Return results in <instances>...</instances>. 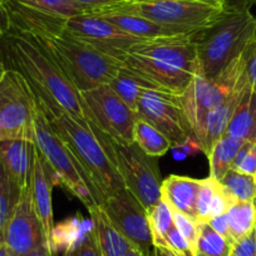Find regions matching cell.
I'll return each mask as SVG.
<instances>
[{"label": "cell", "mask_w": 256, "mask_h": 256, "mask_svg": "<svg viewBox=\"0 0 256 256\" xmlns=\"http://www.w3.org/2000/svg\"><path fill=\"white\" fill-rule=\"evenodd\" d=\"M9 28L29 34L80 92L110 84L123 66L70 33L64 19L6 0Z\"/></svg>", "instance_id": "cell-1"}, {"label": "cell", "mask_w": 256, "mask_h": 256, "mask_svg": "<svg viewBox=\"0 0 256 256\" xmlns=\"http://www.w3.org/2000/svg\"><path fill=\"white\" fill-rule=\"evenodd\" d=\"M198 34L141 39L128 50L123 67L150 90L181 96L198 73Z\"/></svg>", "instance_id": "cell-2"}, {"label": "cell", "mask_w": 256, "mask_h": 256, "mask_svg": "<svg viewBox=\"0 0 256 256\" xmlns=\"http://www.w3.org/2000/svg\"><path fill=\"white\" fill-rule=\"evenodd\" d=\"M28 83L36 106L46 116L52 130L70 150L86 176L98 190L103 201L124 188L120 174L104 147L93 134L90 123L64 110L52 96L33 83L29 80Z\"/></svg>", "instance_id": "cell-3"}, {"label": "cell", "mask_w": 256, "mask_h": 256, "mask_svg": "<svg viewBox=\"0 0 256 256\" xmlns=\"http://www.w3.org/2000/svg\"><path fill=\"white\" fill-rule=\"evenodd\" d=\"M13 30L6 39V52L12 70L20 72L26 80L48 93L62 107L84 122L93 123L92 114L83 100L82 93L73 86L63 70L46 52L24 32Z\"/></svg>", "instance_id": "cell-4"}, {"label": "cell", "mask_w": 256, "mask_h": 256, "mask_svg": "<svg viewBox=\"0 0 256 256\" xmlns=\"http://www.w3.org/2000/svg\"><path fill=\"white\" fill-rule=\"evenodd\" d=\"M256 28L248 12H225L210 28L198 34V74L214 78L241 56Z\"/></svg>", "instance_id": "cell-5"}, {"label": "cell", "mask_w": 256, "mask_h": 256, "mask_svg": "<svg viewBox=\"0 0 256 256\" xmlns=\"http://www.w3.org/2000/svg\"><path fill=\"white\" fill-rule=\"evenodd\" d=\"M93 134L107 151L124 187L148 210L161 200V174L154 157L144 154L136 144H123L108 137L94 123Z\"/></svg>", "instance_id": "cell-6"}, {"label": "cell", "mask_w": 256, "mask_h": 256, "mask_svg": "<svg viewBox=\"0 0 256 256\" xmlns=\"http://www.w3.org/2000/svg\"><path fill=\"white\" fill-rule=\"evenodd\" d=\"M134 14L177 34H198L221 18L225 9L192 0H124L110 6Z\"/></svg>", "instance_id": "cell-7"}, {"label": "cell", "mask_w": 256, "mask_h": 256, "mask_svg": "<svg viewBox=\"0 0 256 256\" xmlns=\"http://www.w3.org/2000/svg\"><path fill=\"white\" fill-rule=\"evenodd\" d=\"M245 74V59L241 54L216 77L208 80L198 73L195 76L187 90L180 96L184 112L195 136L200 131L206 114L236 90Z\"/></svg>", "instance_id": "cell-8"}, {"label": "cell", "mask_w": 256, "mask_h": 256, "mask_svg": "<svg viewBox=\"0 0 256 256\" xmlns=\"http://www.w3.org/2000/svg\"><path fill=\"white\" fill-rule=\"evenodd\" d=\"M0 107L6 138L33 142L36 102L28 80L18 70L6 68L0 80Z\"/></svg>", "instance_id": "cell-9"}, {"label": "cell", "mask_w": 256, "mask_h": 256, "mask_svg": "<svg viewBox=\"0 0 256 256\" xmlns=\"http://www.w3.org/2000/svg\"><path fill=\"white\" fill-rule=\"evenodd\" d=\"M80 93L94 124L120 144H134L136 112L118 97L110 84L98 86Z\"/></svg>", "instance_id": "cell-10"}, {"label": "cell", "mask_w": 256, "mask_h": 256, "mask_svg": "<svg viewBox=\"0 0 256 256\" xmlns=\"http://www.w3.org/2000/svg\"><path fill=\"white\" fill-rule=\"evenodd\" d=\"M100 206L128 242L144 256H151L154 240L147 208L131 192L124 187L106 198Z\"/></svg>", "instance_id": "cell-11"}, {"label": "cell", "mask_w": 256, "mask_h": 256, "mask_svg": "<svg viewBox=\"0 0 256 256\" xmlns=\"http://www.w3.org/2000/svg\"><path fill=\"white\" fill-rule=\"evenodd\" d=\"M64 26L76 38L122 63L131 46L141 40V38L120 30L102 16L90 13L64 19Z\"/></svg>", "instance_id": "cell-12"}, {"label": "cell", "mask_w": 256, "mask_h": 256, "mask_svg": "<svg viewBox=\"0 0 256 256\" xmlns=\"http://www.w3.org/2000/svg\"><path fill=\"white\" fill-rule=\"evenodd\" d=\"M137 117L151 123L172 144H181L190 134H194L182 108L180 96L144 90L137 107Z\"/></svg>", "instance_id": "cell-13"}, {"label": "cell", "mask_w": 256, "mask_h": 256, "mask_svg": "<svg viewBox=\"0 0 256 256\" xmlns=\"http://www.w3.org/2000/svg\"><path fill=\"white\" fill-rule=\"evenodd\" d=\"M48 244L43 224L34 208L30 184L20 192L9 218L4 236V245L13 256H22Z\"/></svg>", "instance_id": "cell-14"}, {"label": "cell", "mask_w": 256, "mask_h": 256, "mask_svg": "<svg viewBox=\"0 0 256 256\" xmlns=\"http://www.w3.org/2000/svg\"><path fill=\"white\" fill-rule=\"evenodd\" d=\"M60 184L56 172L52 170L48 162L44 160L40 152L34 146L33 164L30 174V192L34 208L43 224L46 238H50L52 231L54 228L53 205H52V191L54 184Z\"/></svg>", "instance_id": "cell-15"}, {"label": "cell", "mask_w": 256, "mask_h": 256, "mask_svg": "<svg viewBox=\"0 0 256 256\" xmlns=\"http://www.w3.org/2000/svg\"><path fill=\"white\" fill-rule=\"evenodd\" d=\"M248 83H250V80H248V74H245L236 87V90L225 100H222L220 104L211 110L204 118L200 131L198 132L196 137L198 138L201 147H202V154H205L206 156L208 154L214 144L226 134L228 123H230L234 112L240 103Z\"/></svg>", "instance_id": "cell-16"}, {"label": "cell", "mask_w": 256, "mask_h": 256, "mask_svg": "<svg viewBox=\"0 0 256 256\" xmlns=\"http://www.w3.org/2000/svg\"><path fill=\"white\" fill-rule=\"evenodd\" d=\"M33 150V142L26 140H6L0 142V164L20 192L30 184Z\"/></svg>", "instance_id": "cell-17"}, {"label": "cell", "mask_w": 256, "mask_h": 256, "mask_svg": "<svg viewBox=\"0 0 256 256\" xmlns=\"http://www.w3.org/2000/svg\"><path fill=\"white\" fill-rule=\"evenodd\" d=\"M202 180L171 174L161 184V198L174 211L196 218L195 202ZM198 220V218H196Z\"/></svg>", "instance_id": "cell-18"}, {"label": "cell", "mask_w": 256, "mask_h": 256, "mask_svg": "<svg viewBox=\"0 0 256 256\" xmlns=\"http://www.w3.org/2000/svg\"><path fill=\"white\" fill-rule=\"evenodd\" d=\"M90 225L102 256H124L134 246L114 228L100 205L88 208Z\"/></svg>", "instance_id": "cell-19"}, {"label": "cell", "mask_w": 256, "mask_h": 256, "mask_svg": "<svg viewBox=\"0 0 256 256\" xmlns=\"http://www.w3.org/2000/svg\"><path fill=\"white\" fill-rule=\"evenodd\" d=\"M90 14L102 16L106 20L112 23L113 26L120 28V30L141 39L156 38V36H178V34L174 33L171 29L164 28V26L154 23V22L148 20V19L142 18L140 16H134V14L116 10V9L110 8V6L90 12Z\"/></svg>", "instance_id": "cell-20"}, {"label": "cell", "mask_w": 256, "mask_h": 256, "mask_svg": "<svg viewBox=\"0 0 256 256\" xmlns=\"http://www.w3.org/2000/svg\"><path fill=\"white\" fill-rule=\"evenodd\" d=\"M225 134L241 141L256 142V88L251 83L236 107Z\"/></svg>", "instance_id": "cell-21"}, {"label": "cell", "mask_w": 256, "mask_h": 256, "mask_svg": "<svg viewBox=\"0 0 256 256\" xmlns=\"http://www.w3.org/2000/svg\"><path fill=\"white\" fill-rule=\"evenodd\" d=\"M245 141L236 140L228 134H224L221 138L214 144L208 154V164H210V177L220 182L226 172L230 171L232 167L234 160L240 147Z\"/></svg>", "instance_id": "cell-22"}, {"label": "cell", "mask_w": 256, "mask_h": 256, "mask_svg": "<svg viewBox=\"0 0 256 256\" xmlns=\"http://www.w3.org/2000/svg\"><path fill=\"white\" fill-rule=\"evenodd\" d=\"M134 141L148 156L161 157L171 150L172 142L147 120L137 117L134 127Z\"/></svg>", "instance_id": "cell-23"}, {"label": "cell", "mask_w": 256, "mask_h": 256, "mask_svg": "<svg viewBox=\"0 0 256 256\" xmlns=\"http://www.w3.org/2000/svg\"><path fill=\"white\" fill-rule=\"evenodd\" d=\"M88 230H84L80 218H70L54 225L49 238L52 252H68L78 245Z\"/></svg>", "instance_id": "cell-24"}, {"label": "cell", "mask_w": 256, "mask_h": 256, "mask_svg": "<svg viewBox=\"0 0 256 256\" xmlns=\"http://www.w3.org/2000/svg\"><path fill=\"white\" fill-rule=\"evenodd\" d=\"M228 230L232 244L245 238L256 228V202L255 201H238L228 208Z\"/></svg>", "instance_id": "cell-25"}, {"label": "cell", "mask_w": 256, "mask_h": 256, "mask_svg": "<svg viewBox=\"0 0 256 256\" xmlns=\"http://www.w3.org/2000/svg\"><path fill=\"white\" fill-rule=\"evenodd\" d=\"M110 88L117 93L118 97L131 108L137 114V107H138L140 98L144 90H150L146 83L131 73L124 67H120L116 77L110 83Z\"/></svg>", "instance_id": "cell-26"}, {"label": "cell", "mask_w": 256, "mask_h": 256, "mask_svg": "<svg viewBox=\"0 0 256 256\" xmlns=\"http://www.w3.org/2000/svg\"><path fill=\"white\" fill-rule=\"evenodd\" d=\"M218 184L235 202L238 201H255L256 202V177L230 170L226 172Z\"/></svg>", "instance_id": "cell-27"}, {"label": "cell", "mask_w": 256, "mask_h": 256, "mask_svg": "<svg viewBox=\"0 0 256 256\" xmlns=\"http://www.w3.org/2000/svg\"><path fill=\"white\" fill-rule=\"evenodd\" d=\"M148 214V224L151 228L154 246H161L167 248L166 235L174 228V216L172 208L167 205L164 198L158 201L154 206L147 210Z\"/></svg>", "instance_id": "cell-28"}, {"label": "cell", "mask_w": 256, "mask_h": 256, "mask_svg": "<svg viewBox=\"0 0 256 256\" xmlns=\"http://www.w3.org/2000/svg\"><path fill=\"white\" fill-rule=\"evenodd\" d=\"M19 195H20L19 188L9 177L3 164H0V245L4 244L6 225Z\"/></svg>", "instance_id": "cell-29"}, {"label": "cell", "mask_w": 256, "mask_h": 256, "mask_svg": "<svg viewBox=\"0 0 256 256\" xmlns=\"http://www.w3.org/2000/svg\"><path fill=\"white\" fill-rule=\"evenodd\" d=\"M232 244L216 232L208 221H198V255L204 256H228Z\"/></svg>", "instance_id": "cell-30"}, {"label": "cell", "mask_w": 256, "mask_h": 256, "mask_svg": "<svg viewBox=\"0 0 256 256\" xmlns=\"http://www.w3.org/2000/svg\"><path fill=\"white\" fill-rule=\"evenodd\" d=\"M16 2L42 13L62 19L86 14L84 9L80 8L73 0H16Z\"/></svg>", "instance_id": "cell-31"}, {"label": "cell", "mask_w": 256, "mask_h": 256, "mask_svg": "<svg viewBox=\"0 0 256 256\" xmlns=\"http://www.w3.org/2000/svg\"><path fill=\"white\" fill-rule=\"evenodd\" d=\"M174 216V225L187 241L191 248L192 256H198V220L172 210Z\"/></svg>", "instance_id": "cell-32"}, {"label": "cell", "mask_w": 256, "mask_h": 256, "mask_svg": "<svg viewBox=\"0 0 256 256\" xmlns=\"http://www.w3.org/2000/svg\"><path fill=\"white\" fill-rule=\"evenodd\" d=\"M218 182L215 178L208 176V178H202L201 187L198 190V198L195 202V212L196 218L198 221H208V210H210V204L212 200L214 192L218 187Z\"/></svg>", "instance_id": "cell-33"}, {"label": "cell", "mask_w": 256, "mask_h": 256, "mask_svg": "<svg viewBox=\"0 0 256 256\" xmlns=\"http://www.w3.org/2000/svg\"><path fill=\"white\" fill-rule=\"evenodd\" d=\"M64 256H102L97 245V241H96L94 234L92 231V225H90V230L86 232V235L83 236L82 240L78 242V245L64 254Z\"/></svg>", "instance_id": "cell-34"}, {"label": "cell", "mask_w": 256, "mask_h": 256, "mask_svg": "<svg viewBox=\"0 0 256 256\" xmlns=\"http://www.w3.org/2000/svg\"><path fill=\"white\" fill-rule=\"evenodd\" d=\"M235 204V201L230 198V196L226 194L225 190L221 187V184H218L216 187L215 192H214L212 200L210 204V210H208V220L216 216L225 215L228 214V208Z\"/></svg>", "instance_id": "cell-35"}, {"label": "cell", "mask_w": 256, "mask_h": 256, "mask_svg": "<svg viewBox=\"0 0 256 256\" xmlns=\"http://www.w3.org/2000/svg\"><path fill=\"white\" fill-rule=\"evenodd\" d=\"M171 150L174 160H177V161H182L187 156H196L198 152H202L200 141L195 134H190L181 144H172Z\"/></svg>", "instance_id": "cell-36"}, {"label": "cell", "mask_w": 256, "mask_h": 256, "mask_svg": "<svg viewBox=\"0 0 256 256\" xmlns=\"http://www.w3.org/2000/svg\"><path fill=\"white\" fill-rule=\"evenodd\" d=\"M244 59H245V70L251 86L256 88V28L254 30L252 36L248 40V46L242 52Z\"/></svg>", "instance_id": "cell-37"}, {"label": "cell", "mask_w": 256, "mask_h": 256, "mask_svg": "<svg viewBox=\"0 0 256 256\" xmlns=\"http://www.w3.org/2000/svg\"><path fill=\"white\" fill-rule=\"evenodd\" d=\"M228 256H256V228L231 245Z\"/></svg>", "instance_id": "cell-38"}, {"label": "cell", "mask_w": 256, "mask_h": 256, "mask_svg": "<svg viewBox=\"0 0 256 256\" xmlns=\"http://www.w3.org/2000/svg\"><path fill=\"white\" fill-rule=\"evenodd\" d=\"M167 248L172 251L176 256H192L191 248L184 236L178 232L176 228H171L166 235Z\"/></svg>", "instance_id": "cell-39"}, {"label": "cell", "mask_w": 256, "mask_h": 256, "mask_svg": "<svg viewBox=\"0 0 256 256\" xmlns=\"http://www.w3.org/2000/svg\"><path fill=\"white\" fill-rule=\"evenodd\" d=\"M235 171L256 176V142L251 144L248 152L245 154V157H244L242 161L240 162V164H238Z\"/></svg>", "instance_id": "cell-40"}, {"label": "cell", "mask_w": 256, "mask_h": 256, "mask_svg": "<svg viewBox=\"0 0 256 256\" xmlns=\"http://www.w3.org/2000/svg\"><path fill=\"white\" fill-rule=\"evenodd\" d=\"M73 2L78 4L82 9H84L86 13H90V12L97 10V9L116 6V4L122 3L124 0H73Z\"/></svg>", "instance_id": "cell-41"}, {"label": "cell", "mask_w": 256, "mask_h": 256, "mask_svg": "<svg viewBox=\"0 0 256 256\" xmlns=\"http://www.w3.org/2000/svg\"><path fill=\"white\" fill-rule=\"evenodd\" d=\"M208 224L216 231V232L221 234L224 238H226L231 244H232L230 238V230H228V221L226 214L225 215H220L216 216V218H210V220H208Z\"/></svg>", "instance_id": "cell-42"}, {"label": "cell", "mask_w": 256, "mask_h": 256, "mask_svg": "<svg viewBox=\"0 0 256 256\" xmlns=\"http://www.w3.org/2000/svg\"><path fill=\"white\" fill-rule=\"evenodd\" d=\"M256 4V0H224L225 12H248Z\"/></svg>", "instance_id": "cell-43"}, {"label": "cell", "mask_w": 256, "mask_h": 256, "mask_svg": "<svg viewBox=\"0 0 256 256\" xmlns=\"http://www.w3.org/2000/svg\"><path fill=\"white\" fill-rule=\"evenodd\" d=\"M22 256H53V252H52V248L48 244H44V245L39 246V248H34V250L29 251L28 254Z\"/></svg>", "instance_id": "cell-44"}, {"label": "cell", "mask_w": 256, "mask_h": 256, "mask_svg": "<svg viewBox=\"0 0 256 256\" xmlns=\"http://www.w3.org/2000/svg\"><path fill=\"white\" fill-rule=\"evenodd\" d=\"M151 256H176L170 248H161V246H154Z\"/></svg>", "instance_id": "cell-45"}, {"label": "cell", "mask_w": 256, "mask_h": 256, "mask_svg": "<svg viewBox=\"0 0 256 256\" xmlns=\"http://www.w3.org/2000/svg\"><path fill=\"white\" fill-rule=\"evenodd\" d=\"M192 2H198V3L208 4V6L224 8V0H192Z\"/></svg>", "instance_id": "cell-46"}, {"label": "cell", "mask_w": 256, "mask_h": 256, "mask_svg": "<svg viewBox=\"0 0 256 256\" xmlns=\"http://www.w3.org/2000/svg\"><path fill=\"white\" fill-rule=\"evenodd\" d=\"M6 134L3 128V117H2V107H0V142L6 141Z\"/></svg>", "instance_id": "cell-47"}, {"label": "cell", "mask_w": 256, "mask_h": 256, "mask_svg": "<svg viewBox=\"0 0 256 256\" xmlns=\"http://www.w3.org/2000/svg\"><path fill=\"white\" fill-rule=\"evenodd\" d=\"M0 256H13L6 245H0Z\"/></svg>", "instance_id": "cell-48"}, {"label": "cell", "mask_w": 256, "mask_h": 256, "mask_svg": "<svg viewBox=\"0 0 256 256\" xmlns=\"http://www.w3.org/2000/svg\"><path fill=\"white\" fill-rule=\"evenodd\" d=\"M124 256H144V255L142 252H140L138 250H136L134 248H132L131 250L128 251V252H126Z\"/></svg>", "instance_id": "cell-49"}, {"label": "cell", "mask_w": 256, "mask_h": 256, "mask_svg": "<svg viewBox=\"0 0 256 256\" xmlns=\"http://www.w3.org/2000/svg\"><path fill=\"white\" fill-rule=\"evenodd\" d=\"M6 70V68L4 67L3 59H2V56H0V80H2V77H3V76H4Z\"/></svg>", "instance_id": "cell-50"}, {"label": "cell", "mask_w": 256, "mask_h": 256, "mask_svg": "<svg viewBox=\"0 0 256 256\" xmlns=\"http://www.w3.org/2000/svg\"><path fill=\"white\" fill-rule=\"evenodd\" d=\"M4 3H6V0H0V6H4Z\"/></svg>", "instance_id": "cell-51"}, {"label": "cell", "mask_w": 256, "mask_h": 256, "mask_svg": "<svg viewBox=\"0 0 256 256\" xmlns=\"http://www.w3.org/2000/svg\"><path fill=\"white\" fill-rule=\"evenodd\" d=\"M198 256H204V255H198Z\"/></svg>", "instance_id": "cell-52"}, {"label": "cell", "mask_w": 256, "mask_h": 256, "mask_svg": "<svg viewBox=\"0 0 256 256\" xmlns=\"http://www.w3.org/2000/svg\"><path fill=\"white\" fill-rule=\"evenodd\" d=\"M255 177H256V176H255Z\"/></svg>", "instance_id": "cell-53"}]
</instances>
